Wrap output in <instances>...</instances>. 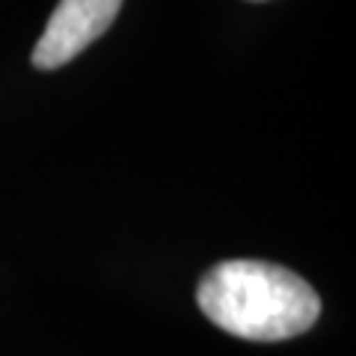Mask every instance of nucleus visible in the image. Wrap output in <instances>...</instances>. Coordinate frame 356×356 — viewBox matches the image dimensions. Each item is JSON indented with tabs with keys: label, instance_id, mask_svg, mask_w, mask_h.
<instances>
[{
	"label": "nucleus",
	"instance_id": "1",
	"mask_svg": "<svg viewBox=\"0 0 356 356\" xmlns=\"http://www.w3.org/2000/svg\"><path fill=\"white\" fill-rule=\"evenodd\" d=\"M196 303L214 327L247 341L294 339L321 315V300L303 276L252 259L211 267L196 288Z\"/></svg>",
	"mask_w": 356,
	"mask_h": 356
},
{
	"label": "nucleus",
	"instance_id": "2",
	"mask_svg": "<svg viewBox=\"0 0 356 356\" xmlns=\"http://www.w3.org/2000/svg\"><path fill=\"white\" fill-rule=\"evenodd\" d=\"M122 0H60L33 48L36 69H60L113 24Z\"/></svg>",
	"mask_w": 356,
	"mask_h": 356
}]
</instances>
